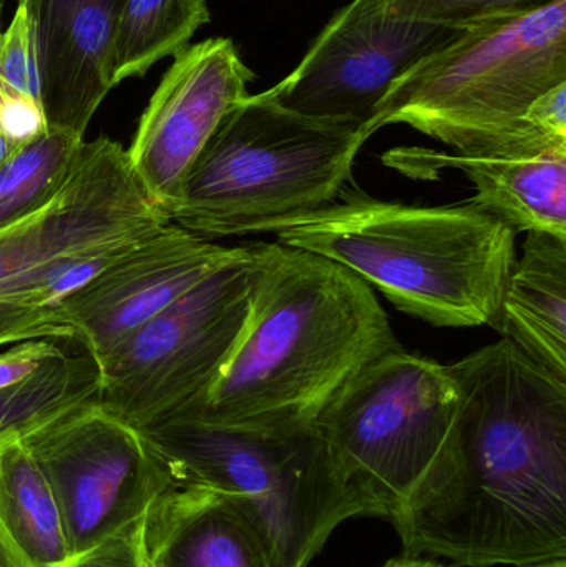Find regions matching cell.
Here are the masks:
<instances>
[{"mask_svg": "<svg viewBox=\"0 0 566 567\" xmlns=\"http://www.w3.org/2000/svg\"><path fill=\"white\" fill-rule=\"evenodd\" d=\"M461 429L389 522L405 556L566 559V382L502 337L452 363Z\"/></svg>", "mask_w": 566, "mask_h": 567, "instance_id": "obj_1", "label": "cell"}, {"mask_svg": "<svg viewBox=\"0 0 566 567\" xmlns=\"http://www.w3.org/2000/svg\"><path fill=\"white\" fill-rule=\"evenodd\" d=\"M249 249L248 319L208 395L185 416L279 432L316 429L341 390L401 342L374 289L344 266L278 241Z\"/></svg>", "mask_w": 566, "mask_h": 567, "instance_id": "obj_2", "label": "cell"}, {"mask_svg": "<svg viewBox=\"0 0 566 567\" xmlns=\"http://www.w3.org/2000/svg\"><path fill=\"white\" fill-rule=\"evenodd\" d=\"M255 235L344 266L401 312L438 327H494L517 261V235L474 203L414 206L346 193Z\"/></svg>", "mask_w": 566, "mask_h": 567, "instance_id": "obj_3", "label": "cell"}, {"mask_svg": "<svg viewBox=\"0 0 566 567\" xmlns=\"http://www.w3.org/2000/svg\"><path fill=\"white\" fill-rule=\"evenodd\" d=\"M566 83V0L469 27L389 90L371 132L409 125L454 153L537 156L566 148L532 128L527 112Z\"/></svg>", "mask_w": 566, "mask_h": 567, "instance_id": "obj_4", "label": "cell"}, {"mask_svg": "<svg viewBox=\"0 0 566 567\" xmlns=\"http://www.w3.org/2000/svg\"><path fill=\"white\" fill-rule=\"evenodd\" d=\"M169 223L120 143L83 142L62 188L0 229V347L73 340L60 306Z\"/></svg>", "mask_w": 566, "mask_h": 567, "instance_id": "obj_5", "label": "cell"}, {"mask_svg": "<svg viewBox=\"0 0 566 567\" xmlns=\"http://www.w3.org/2000/svg\"><path fill=\"white\" fill-rule=\"evenodd\" d=\"M371 136L362 123L312 118L266 92L248 95L193 163L169 221L213 241L325 208L351 182Z\"/></svg>", "mask_w": 566, "mask_h": 567, "instance_id": "obj_6", "label": "cell"}, {"mask_svg": "<svg viewBox=\"0 0 566 567\" xmlns=\"http://www.w3.org/2000/svg\"><path fill=\"white\" fill-rule=\"evenodd\" d=\"M140 433L175 482L245 498L285 567L308 566L341 523L362 516L318 429L279 432L178 416Z\"/></svg>", "mask_w": 566, "mask_h": 567, "instance_id": "obj_7", "label": "cell"}, {"mask_svg": "<svg viewBox=\"0 0 566 567\" xmlns=\"http://www.w3.org/2000/svg\"><path fill=\"white\" fill-rule=\"evenodd\" d=\"M451 365L404 349L362 370L316 422L362 516L391 519L461 429Z\"/></svg>", "mask_w": 566, "mask_h": 567, "instance_id": "obj_8", "label": "cell"}, {"mask_svg": "<svg viewBox=\"0 0 566 567\" xmlns=\"http://www.w3.org/2000/svg\"><path fill=\"white\" fill-rule=\"evenodd\" d=\"M251 281L246 246L241 258L186 290L99 367V405L138 432L195 412L241 336Z\"/></svg>", "mask_w": 566, "mask_h": 567, "instance_id": "obj_9", "label": "cell"}, {"mask_svg": "<svg viewBox=\"0 0 566 567\" xmlns=\"http://www.w3.org/2000/svg\"><path fill=\"white\" fill-rule=\"evenodd\" d=\"M22 442L52 488L72 556L138 526L175 483L145 436L99 402L39 426Z\"/></svg>", "mask_w": 566, "mask_h": 567, "instance_id": "obj_10", "label": "cell"}, {"mask_svg": "<svg viewBox=\"0 0 566 567\" xmlns=\"http://www.w3.org/2000/svg\"><path fill=\"white\" fill-rule=\"evenodd\" d=\"M464 30L421 19L402 0H351L326 23L299 65L266 93L301 115L371 130L391 86Z\"/></svg>", "mask_w": 566, "mask_h": 567, "instance_id": "obj_11", "label": "cell"}, {"mask_svg": "<svg viewBox=\"0 0 566 567\" xmlns=\"http://www.w3.org/2000/svg\"><path fill=\"white\" fill-rule=\"evenodd\" d=\"M253 79L233 40L209 39L176 53L126 150L136 179L166 216L219 123L249 95Z\"/></svg>", "mask_w": 566, "mask_h": 567, "instance_id": "obj_12", "label": "cell"}, {"mask_svg": "<svg viewBox=\"0 0 566 567\" xmlns=\"http://www.w3.org/2000/svg\"><path fill=\"white\" fill-rule=\"evenodd\" d=\"M245 252L246 246L215 245L169 223L69 297L56 323L100 367L186 290Z\"/></svg>", "mask_w": 566, "mask_h": 567, "instance_id": "obj_13", "label": "cell"}, {"mask_svg": "<svg viewBox=\"0 0 566 567\" xmlns=\"http://www.w3.org/2000/svg\"><path fill=\"white\" fill-rule=\"evenodd\" d=\"M32 22L40 102L49 128L85 136L113 83L125 0H19Z\"/></svg>", "mask_w": 566, "mask_h": 567, "instance_id": "obj_14", "label": "cell"}, {"mask_svg": "<svg viewBox=\"0 0 566 567\" xmlns=\"http://www.w3.org/2000/svg\"><path fill=\"white\" fill-rule=\"evenodd\" d=\"M146 567H285L268 526L245 498L175 482L140 525Z\"/></svg>", "mask_w": 566, "mask_h": 567, "instance_id": "obj_15", "label": "cell"}, {"mask_svg": "<svg viewBox=\"0 0 566 567\" xmlns=\"http://www.w3.org/2000/svg\"><path fill=\"white\" fill-rule=\"evenodd\" d=\"M382 162L415 179L457 169L474 183L471 203L515 231L545 233L566 241V148L537 156H469L432 148L389 150Z\"/></svg>", "mask_w": 566, "mask_h": 567, "instance_id": "obj_16", "label": "cell"}, {"mask_svg": "<svg viewBox=\"0 0 566 567\" xmlns=\"http://www.w3.org/2000/svg\"><path fill=\"white\" fill-rule=\"evenodd\" d=\"M498 332L566 382V241L527 233L504 300Z\"/></svg>", "mask_w": 566, "mask_h": 567, "instance_id": "obj_17", "label": "cell"}, {"mask_svg": "<svg viewBox=\"0 0 566 567\" xmlns=\"http://www.w3.org/2000/svg\"><path fill=\"white\" fill-rule=\"evenodd\" d=\"M0 526L27 567L72 558L55 496L22 439L0 446Z\"/></svg>", "mask_w": 566, "mask_h": 567, "instance_id": "obj_18", "label": "cell"}, {"mask_svg": "<svg viewBox=\"0 0 566 567\" xmlns=\"http://www.w3.org/2000/svg\"><path fill=\"white\" fill-rule=\"evenodd\" d=\"M99 395L95 360L85 350L76 355L63 352L23 382L0 390V446L79 406L99 402Z\"/></svg>", "mask_w": 566, "mask_h": 567, "instance_id": "obj_19", "label": "cell"}, {"mask_svg": "<svg viewBox=\"0 0 566 567\" xmlns=\"http://www.w3.org/2000/svg\"><path fill=\"white\" fill-rule=\"evenodd\" d=\"M209 19L208 0H125L113 50L115 86L182 52Z\"/></svg>", "mask_w": 566, "mask_h": 567, "instance_id": "obj_20", "label": "cell"}, {"mask_svg": "<svg viewBox=\"0 0 566 567\" xmlns=\"http://www.w3.org/2000/svg\"><path fill=\"white\" fill-rule=\"evenodd\" d=\"M83 136L49 128L0 166V229L45 205L65 183Z\"/></svg>", "mask_w": 566, "mask_h": 567, "instance_id": "obj_21", "label": "cell"}, {"mask_svg": "<svg viewBox=\"0 0 566 567\" xmlns=\"http://www.w3.org/2000/svg\"><path fill=\"white\" fill-rule=\"evenodd\" d=\"M411 12L429 22L469 29L498 17L515 16L555 0H402Z\"/></svg>", "mask_w": 566, "mask_h": 567, "instance_id": "obj_22", "label": "cell"}, {"mask_svg": "<svg viewBox=\"0 0 566 567\" xmlns=\"http://www.w3.org/2000/svg\"><path fill=\"white\" fill-rule=\"evenodd\" d=\"M0 80L12 89L40 102L35 42L32 22L25 6L19 2L12 22L2 33L0 43ZM42 103V102H40Z\"/></svg>", "mask_w": 566, "mask_h": 567, "instance_id": "obj_23", "label": "cell"}, {"mask_svg": "<svg viewBox=\"0 0 566 567\" xmlns=\"http://www.w3.org/2000/svg\"><path fill=\"white\" fill-rule=\"evenodd\" d=\"M49 130L42 103L0 80V135L20 148Z\"/></svg>", "mask_w": 566, "mask_h": 567, "instance_id": "obj_24", "label": "cell"}, {"mask_svg": "<svg viewBox=\"0 0 566 567\" xmlns=\"http://www.w3.org/2000/svg\"><path fill=\"white\" fill-rule=\"evenodd\" d=\"M63 352L65 350L59 346V340L53 339H32L12 343L9 350L0 353V390L23 382Z\"/></svg>", "mask_w": 566, "mask_h": 567, "instance_id": "obj_25", "label": "cell"}, {"mask_svg": "<svg viewBox=\"0 0 566 567\" xmlns=\"http://www.w3.org/2000/svg\"><path fill=\"white\" fill-rule=\"evenodd\" d=\"M140 525L105 539L82 555L72 556L60 567H146L140 546Z\"/></svg>", "mask_w": 566, "mask_h": 567, "instance_id": "obj_26", "label": "cell"}, {"mask_svg": "<svg viewBox=\"0 0 566 567\" xmlns=\"http://www.w3.org/2000/svg\"><path fill=\"white\" fill-rule=\"evenodd\" d=\"M527 122L547 138L566 143V83L538 96L528 109Z\"/></svg>", "mask_w": 566, "mask_h": 567, "instance_id": "obj_27", "label": "cell"}, {"mask_svg": "<svg viewBox=\"0 0 566 567\" xmlns=\"http://www.w3.org/2000/svg\"><path fill=\"white\" fill-rule=\"evenodd\" d=\"M0 567H27L0 526Z\"/></svg>", "mask_w": 566, "mask_h": 567, "instance_id": "obj_28", "label": "cell"}, {"mask_svg": "<svg viewBox=\"0 0 566 567\" xmlns=\"http://www.w3.org/2000/svg\"><path fill=\"white\" fill-rule=\"evenodd\" d=\"M382 567H444L441 565H435V563L429 561V559L421 558H412V556H408V558L395 559V561L388 563V565Z\"/></svg>", "mask_w": 566, "mask_h": 567, "instance_id": "obj_29", "label": "cell"}, {"mask_svg": "<svg viewBox=\"0 0 566 567\" xmlns=\"http://www.w3.org/2000/svg\"><path fill=\"white\" fill-rule=\"evenodd\" d=\"M16 146L10 145L2 135H0V166L6 163V159L16 152Z\"/></svg>", "mask_w": 566, "mask_h": 567, "instance_id": "obj_30", "label": "cell"}, {"mask_svg": "<svg viewBox=\"0 0 566 567\" xmlns=\"http://www.w3.org/2000/svg\"><path fill=\"white\" fill-rule=\"evenodd\" d=\"M528 567H566V559H557V561L542 563V565L528 566Z\"/></svg>", "mask_w": 566, "mask_h": 567, "instance_id": "obj_31", "label": "cell"}, {"mask_svg": "<svg viewBox=\"0 0 566 567\" xmlns=\"http://www.w3.org/2000/svg\"><path fill=\"white\" fill-rule=\"evenodd\" d=\"M0 9H2V2H0ZM2 25H0V43H2Z\"/></svg>", "mask_w": 566, "mask_h": 567, "instance_id": "obj_32", "label": "cell"}]
</instances>
